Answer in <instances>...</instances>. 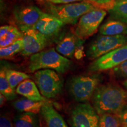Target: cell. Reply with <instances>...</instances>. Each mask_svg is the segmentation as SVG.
I'll list each match as a JSON object with an SVG mask.
<instances>
[{
  "instance_id": "cell-11",
  "label": "cell",
  "mask_w": 127,
  "mask_h": 127,
  "mask_svg": "<svg viewBox=\"0 0 127 127\" xmlns=\"http://www.w3.org/2000/svg\"><path fill=\"white\" fill-rule=\"evenodd\" d=\"M44 13L38 7L34 5L23 6L14 11V17L21 32L32 27Z\"/></svg>"
},
{
  "instance_id": "cell-16",
  "label": "cell",
  "mask_w": 127,
  "mask_h": 127,
  "mask_svg": "<svg viewBox=\"0 0 127 127\" xmlns=\"http://www.w3.org/2000/svg\"><path fill=\"white\" fill-rule=\"evenodd\" d=\"M23 34L13 25H3L0 28V48L7 47L21 38Z\"/></svg>"
},
{
  "instance_id": "cell-15",
  "label": "cell",
  "mask_w": 127,
  "mask_h": 127,
  "mask_svg": "<svg viewBox=\"0 0 127 127\" xmlns=\"http://www.w3.org/2000/svg\"><path fill=\"white\" fill-rule=\"evenodd\" d=\"M40 112L47 127H68L61 115L49 103L44 105Z\"/></svg>"
},
{
  "instance_id": "cell-7",
  "label": "cell",
  "mask_w": 127,
  "mask_h": 127,
  "mask_svg": "<svg viewBox=\"0 0 127 127\" xmlns=\"http://www.w3.org/2000/svg\"><path fill=\"white\" fill-rule=\"evenodd\" d=\"M106 15L105 11L98 8L84 14L79 18L74 34L82 39L92 36L97 31Z\"/></svg>"
},
{
  "instance_id": "cell-1",
  "label": "cell",
  "mask_w": 127,
  "mask_h": 127,
  "mask_svg": "<svg viewBox=\"0 0 127 127\" xmlns=\"http://www.w3.org/2000/svg\"><path fill=\"white\" fill-rule=\"evenodd\" d=\"M93 103L99 115L117 114L127 104V91L113 84L99 85L93 96Z\"/></svg>"
},
{
  "instance_id": "cell-6",
  "label": "cell",
  "mask_w": 127,
  "mask_h": 127,
  "mask_svg": "<svg viewBox=\"0 0 127 127\" xmlns=\"http://www.w3.org/2000/svg\"><path fill=\"white\" fill-rule=\"evenodd\" d=\"M126 44H127L126 35L99 36L90 45L87 51V56L90 60H96Z\"/></svg>"
},
{
  "instance_id": "cell-5",
  "label": "cell",
  "mask_w": 127,
  "mask_h": 127,
  "mask_svg": "<svg viewBox=\"0 0 127 127\" xmlns=\"http://www.w3.org/2000/svg\"><path fill=\"white\" fill-rule=\"evenodd\" d=\"M35 82L42 96L55 98L63 90V79L55 71L50 69L37 71L34 75Z\"/></svg>"
},
{
  "instance_id": "cell-26",
  "label": "cell",
  "mask_w": 127,
  "mask_h": 127,
  "mask_svg": "<svg viewBox=\"0 0 127 127\" xmlns=\"http://www.w3.org/2000/svg\"><path fill=\"white\" fill-rule=\"evenodd\" d=\"M115 75L120 78H127V61L114 68Z\"/></svg>"
},
{
  "instance_id": "cell-20",
  "label": "cell",
  "mask_w": 127,
  "mask_h": 127,
  "mask_svg": "<svg viewBox=\"0 0 127 127\" xmlns=\"http://www.w3.org/2000/svg\"><path fill=\"white\" fill-rule=\"evenodd\" d=\"M14 127H38V120L36 114L23 112L14 119Z\"/></svg>"
},
{
  "instance_id": "cell-29",
  "label": "cell",
  "mask_w": 127,
  "mask_h": 127,
  "mask_svg": "<svg viewBox=\"0 0 127 127\" xmlns=\"http://www.w3.org/2000/svg\"><path fill=\"white\" fill-rule=\"evenodd\" d=\"M0 127H14V126L8 118L3 116L0 118Z\"/></svg>"
},
{
  "instance_id": "cell-9",
  "label": "cell",
  "mask_w": 127,
  "mask_h": 127,
  "mask_svg": "<svg viewBox=\"0 0 127 127\" xmlns=\"http://www.w3.org/2000/svg\"><path fill=\"white\" fill-rule=\"evenodd\" d=\"M127 61V44L109 52L93 61L89 71L96 72L114 68Z\"/></svg>"
},
{
  "instance_id": "cell-31",
  "label": "cell",
  "mask_w": 127,
  "mask_h": 127,
  "mask_svg": "<svg viewBox=\"0 0 127 127\" xmlns=\"http://www.w3.org/2000/svg\"><path fill=\"white\" fill-rule=\"evenodd\" d=\"M7 99H6V98L5 97V96L3 95L2 94H0V104H1V107H2L3 105L5 103V100Z\"/></svg>"
},
{
  "instance_id": "cell-23",
  "label": "cell",
  "mask_w": 127,
  "mask_h": 127,
  "mask_svg": "<svg viewBox=\"0 0 127 127\" xmlns=\"http://www.w3.org/2000/svg\"><path fill=\"white\" fill-rule=\"evenodd\" d=\"M23 50V38L18 39L11 45L7 47L0 48L1 58H8L15 55L19 52H21Z\"/></svg>"
},
{
  "instance_id": "cell-2",
  "label": "cell",
  "mask_w": 127,
  "mask_h": 127,
  "mask_svg": "<svg viewBox=\"0 0 127 127\" xmlns=\"http://www.w3.org/2000/svg\"><path fill=\"white\" fill-rule=\"evenodd\" d=\"M72 63L68 58L51 48L31 55L28 69L34 72L41 69H50L63 74L70 69Z\"/></svg>"
},
{
  "instance_id": "cell-19",
  "label": "cell",
  "mask_w": 127,
  "mask_h": 127,
  "mask_svg": "<svg viewBox=\"0 0 127 127\" xmlns=\"http://www.w3.org/2000/svg\"><path fill=\"white\" fill-rule=\"evenodd\" d=\"M109 11L112 20L127 24V0H115Z\"/></svg>"
},
{
  "instance_id": "cell-28",
  "label": "cell",
  "mask_w": 127,
  "mask_h": 127,
  "mask_svg": "<svg viewBox=\"0 0 127 127\" xmlns=\"http://www.w3.org/2000/svg\"><path fill=\"white\" fill-rule=\"evenodd\" d=\"M47 2H50V4H70V3L81 2L84 0H45Z\"/></svg>"
},
{
  "instance_id": "cell-27",
  "label": "cell",
  "mask_w": 127,
  "mask_h": 127,
  "mask_svg": "<svg viewBox=\"0 0 127 127\" xmlns=\"http://www.w3.org/2000/svg\"><path fill=\"white\" fill-rule=\"evenodd\" d=\"M123 127H127V104L117 114Z\"/></svg>"
},
{
  "instance_id": "cell-13",
  "label": "cell",
  "mask_w": 127,
  "mask_h": 127,
  "mask_svg": "<svg viewBox=\"0 0 127 127\" xmlns=\"http://www.w3.org/2000/svg\"><path fill=\"white\" fill-rule=\"evenodd\" d=\"M84 39H80L74 34L68 33L60 38L55 48L58 53L67 58H72L77 48L84 43Z\"/></svg>"
},
{
  "instance_id": "cell-33",
  "label": "cell",
  "mask_w": 127,
  "mask_h": 127,
  "mask_svg": "<svg viewBox=\"0 0 127 127\" xmlns=\"http://www.w3.org/2000/svg\"></svg>"
},
{
  "instance_id": "cell-25",
  "label": "cell",
  "mask_w": 127,
  "mask_h": 127,
  "mask_svg": "<svg viewBox=\"0 0 127 127\" xmlns=\"http://www.w3.org/2000/svg\"><path fill=\"white\" fill-rule=\"evenodd\" d=\"M93 4H97L99 6V9H111L113 7L115 0H88Z\"/></svg>"
},
{
  "instance_id": "cell-12",
  "label": "cell",
  "mask_w": 127,
  "mask_h": 127,
  "mask_svg": "<svg viewBox=\"0 0 127 127\" xmlns=\"http://www.w3.org/2000/svg\"><path fill=\"white\" fill-rule=\"evenodd\" d=\"M65 24L54 15L51 14L44 13L37 23L32 27L36 30L49 40L59 34Z\"/></svg>"
},
{
  "instance_id": "cell-21",
  "label": "cell",
  "mask_w": 127,
  "mask_h": 127,
  "mask_svg": "<svg viewBox=\"0 0 127 127\" xmlns=\"http://www.w3.org/2000/svg\"><path fill=\"white\" fill-rule=\"evenodd\" d=\"M0 92L8 100H12L17 96L15 90L11 87L6 77V70L4 69L0 71Z\"/></svg>"
},
{
  "instance_id": "cell-17",
  "label": "cell",
  "mask_w": 127,
  "mask_h": 127,
  "mask_svg": "<svg viewBox=\"0 0 127 127\" xmlns=\"http://www.w3.org/2000/svg\"><path fill=\"white\" fill-rule=\"evenodd\" d=\"M99 32L102 35H127V24L118 20H110L101 25Z\"/></svg>"
},
{
  "instance_id": "cell-14",
  "label": "cell",
  "mask_w": 127,
  "mask_h": 127,
  "mask_svg": "<svg viewBox=\"0 0 127 127\" xmlns=\"http://www.w3.org/2000/svg\"><path fill=\"white\" fill-rule=\"evenodd\" d=\"M16 93L24 96L27 99L34 101H47L41 95L36 84L30 79H25L20 84L15 90Z\"/></svg>"
},
{
  "instance_id": "cell-22",
  "label": "cell",
  "mask_w": 127,
  "mask_h": 127,
  "mask_svg": "<svg viewBox=\"0 0 127 127\" xmlns=\"http://www.w3.org/2000/svg\"><path fill=\"white\" fill-rule=\"evenodd\" d=\"M6 77L14 90L25 79L30 78V76L28 74L13 69H6Z\"/></svg>"
},
{
  "instance_id": "cell-4",
  "label": "cell",
  "mask_w": 127,
  "mask_h": 127,
  "mask_svg": "<svg viewBox=\"0 0 127 127\" xmlns=\"http://www.w3.org/2000/svg\"><path fill=\"white\" fill-rule=\"evenodd\" d=\"M101 79L98 74L73 77L69 84V94L77 102H87L93 96Z\"/></svg>"
},
{
  "instance_id": "cell-8",
  "label": "cell",
  "mask_w": 127,
  "mask_h": 127,
  "mask_svg": "<svg viewBox=\"0 0 127 127\" xmlns=\"http://www.w3.org/2000/svg\"><path fill=\"white\" fill-rule=\"evenodd\" d=\"M99 115L88 103L78 104L71 112V127H99Z\"/></svg>"
},
{
  "instance_id": "cell-10",
  "label": "cell",
  "mask_w": 127,
  "mask_h": 127,
  "mask_svg": "<svg viewBox=\"0 0 127 127\" xmlns=\"http://www.w3.org/2000/svg\"><path fill=\"white\" fill-rule=\"evenodd\" d=\"M22 32L23 34V50L21 53L24 56H30L42 51L50 41L32 28H28Z\"/></svg>"
},
{
  "instance_id": "cell-18",
  "label": "cell",
  "mask_w": 127,
  "mask_h": 127,
  "mask_svg": "<svg viewBox=\"0 0 127 127\" xmlns=\"http://www.w3.org/2000/svg\"><path fill=\"white\" fill-rule=\"evenodd\" d=\"M47 102L34 101L27 98H21L13 102V107L20 112H31L35 114L41 112V108Z\"/></svg>"
},
{
  "instance_id": "cell-3",
  "label": "cell",
  "mask_w": 127,
  "mask_h": 127,
  "mask_svg": "<svg viewBox=\"0 0 127 127\" xmlns=\"http://www.w3.org/2000/svg\"><path fill=\"white\" fill-rule=\"evenodd\" d=\"M96 8L92 3L81 1L70 4L54 5L48 6L50 14L54 15L65 24H75L84 14L91 11Z\"/></svg>"
},
{
  "instance_id": "cell-32",
  "label": "cell",
  "mask_w": 127,
  "mask_h": 127,
  "mask_svg": "<svg viewBox=\"0 0 127 127\" xmlns=\"http://www.w3.org/2000/svg\"><path fill=\"white\" fill-rule=\"evenodd\" d=\"M123 85H124V86L125 88L127 89V79L123 82Z\"/></svg>"
},
{
  "instance_id": "cell-24",
  "label": "cell",
  "mask_w": 127,
  "mask_h": 127,
  "mask_svg": "<svg viewBox=\"0 0 127 127\" xmlns=\"http://www.w3.org/2000/svg\"><path fill=\"white\" fill-rule=\"evenodd\" d=\"M99 127H123L117 114H104L99 116Z\"/></svg>"
},
{
  "instance_id": "cell-30",
  "label": "cell",
  "mask_w": 127,
  "mask_h": 127,
  "mask_svg": "<svg viewBox=\"0 0 127 127\" xmlns=\"http://www.w3.org/2000/svg\"><path fill=\"white\" fill-rule=\"evenodd\" d=\"M82 53H83V48H82V45H81L77 48L74 55L77 59H80L82 57Z\"/></svg>"
}]
</instances>
